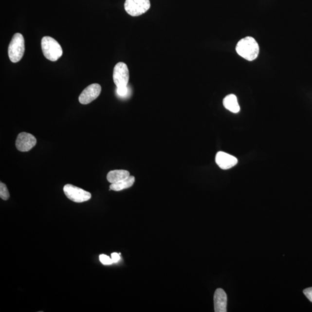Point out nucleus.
Returning a JSON list of instances; mask_svg holds the SVG:
<instances>
[{
	"mask_svg": "<svg viewBox=\"0 0 312 312\" xmlns=\"http://www.w3.org/2000/svg\"><path fill=\"white\" fill-rule=\"evenodd\" d=\"M237 54L248 61H253L259 54V46L255 38L246 37L238 42L236 46Z\"/></svg>",
	"mask_w": 312,
	"mask_h": 312,
	"instance_id": "nucleus-1",
	"label": "nucleus"
},
{
	"mask_svg": "<svg viewBox=\"0 0 312 312\" xmlns=\"http://www.w3.org/2000/svg\"><path fill=\"white\" fill-rule=\"evenodd\" d=\"M41 48L43 54L49 60L55 61L62 56V48L56 40L51 37H43L41 40Z\"/></svg>",
	"mask_w": 312,
	"mask_h": 312,
	"instance_id": "nucleus-2",
	"label": "nucleus"
},
{
	"mask_svg": "<svg viewBox=\"0 0 312 312\" xmlns=\"http://www.w3.org/2000/svg\"><path fill=\"white\" fill-rule=\"evenodd\" d=\"M24 51H25V44L24 39L22 35L17 33L12 37L8 46V53L9 59L12 63L18 62L22 58Z\"/></svg>",
	"mask_w": 312,
	"mask_h": 312,
	"instance_id": "nucleus-3",
	"label": "nucleus"
},
{
	"mask_svg": "<svg viewBox=\"0 0 312 312\" xmlns=\"http://www.w3.org/2000/svg\"><path fill=\"white\" fill-rule=\"evenodd\" d=\"M63 191L68 199L77 203L88 202L92 198L91 193L70 184L65 185Z\"/></svg>",
	"mask_w": 312,
	"mask_h": 312,
	"instance_id": "nucleus-4",
	"label": "nucleus"
},
{
	"mask_svg": "<svg viewBox=\"0 0 312 312\" xmlns=\"http://www.w3.org/2000/svg\"><path fill=\"white\" fill-rule=\"evenodd\" d=\"M150 0H126L125 9L127 13L132 17H138L149 10Z\"/></svg>",
	"mask_w": 312,
	"mask_h": 312,
	"instance_id": "nucleus-5",
	"label": "nucleus"
},
{
	"mask_svg": "<svg viewBox=\"0 0 312 312\" xmlns=\"http://www.w3.org/2000/svg\"><path fill=\"white\" fill-rule=\"evenodd\" d=\"M129 70L126 64L119 62L113 69V79L117 88L128 86L129 81Z\"/></svg>",
	"mask_w": 312,
	"mask_h": 312,
	"instance_id": "nucleus-6",
	"label": "nucleus"
},
{
	"mask_svg": "<svg viewBox=\"0 0 312 312\" xmlns=\"http://www.w3.org/2000/svg\"><path fill=\"white\" fill-rule=\"evenodd\" d=\"M37 140L35 136L27 132L18 134L16 141V147L20 152H25L36 146Z\"/></svg>",
	"mask_w": 312,
	"mask_h": 312,
	"instance_id": "nucleus-7",
	"label": "nucleus"
},
{
	"mask_svg": "<svg viewBox=\"0 0 312 312\" xmlns=\"http://www.w3.org/2000/svg\"><path fill=\"white\" fill-rule=\"evenodd\" d=\"M101 92V86L97 83H94V84L88 86L80 94L79 103L83 105L92 103L100 95Z\"/></svg>",
	"mask_w": 312,
	"mask_h": 312,
	"instance_id": "nucleus-8",
	"label": "nucleus"
},
{
	"mask_svg": "<svg viewBox=\"0 0 312 312\" xmlns=\"http://www.w3.org/2000/svg\"><path fill=\"white\" fill-rule=\"evenodd\" d=\"M215 161L219 167L224 170L233 167L238 163L236 157L223 152L216 154Z\"/></svg>",
	"mask_w": 312,
	"mask_h": 312,
	"instance_id": "nucleus-9",
	"label": "nucleus"
},
{
	"mask_svg": "<svg viewBox=\"0 0 312 312\" xmlns=\"http://www.w3.org/2000/svg\"><path fill=\"white\" fill-rule=\"evenodd\" d=\"M227 296L222 289L216 290L214 294V307L216 312H226Z\"/></svg>",
	"mask_w": 312,
	"mask_h": 312,
	"instance_id": "nucleus-10",
	"label": "nucleus"
},
{
	"mask_svg": "<svg viewBox=\"0 0 312 312\" xmlns=\"http://www.w3.org/2000/svg\"><path fill=\"white\" fill-rule=\"evenodd\" d=\"M130 176L129 172L126 170L116 169L110 171L107 175V180L111 184L125 180Z\"/></svg>",
	"mask_w": 312,
	"mask_h": 312,
	"instance_id": "nucleus-11",
	"label": "nucleus"
},
{
	"mask_svg": "<svg viewBox=\"0 0 312 312\" xmlns=\"http://www.w3.org/2000/svg\"><path fill=\"white\" fill-rule=\"evenodd\" d=\"M223 106L230 112L237 113L240 111V107L238 103L237 98L236 95L229 94L227 95L223 100Z\"/></svg>",
	"mask_w": 312,
	"mask_h": 312,
	"instance_id": "nucleus-12",
	"label": "nucleus"
},
{
	"mask_svg": "<svg viewBox=\"0 0 312 312\" xmlns=\"http://www.w3.org/2000/svg\"><path fill=\"white\" fill-rule=\"evenodd\" d=\"M134 182V177H133V176H129L128 178L125 179V180L117 182V183L116 184H111L110 190L119 191L127 189V188L133 186Z\"/></svg>",
	"mask_w": 312,
	"mask_h": 312,
	"instance_id": "nucleus-13",
	"label": "nucleus"
},
{
	"mask_svg": "<svg viewBox=\"0 0 312 312\" xmlns=\"http://www.w3.org/2000/svg\"><path fill=\"white\" fill-rule=\"evenodd\" d=\"M9 193L6 185L4 184L0 183V197L3 200H8L9 199Z\"/></svg>",
	"mask_w": 312,
	"mask_h": 312,
	"instance_id": "nucleus-14",
	"label": "nucleus"
},
{
	"mask_svg": "<svg viewBox=\"0 0 312 312\" xmlns=\"http://www.w3.org/2000/svg\"><path fill=\"white\" fill-rule=\"evenodd\" d=\"M99 258L101 263L104 265H111L113 263L112 258L106 255H101Z\"/></svg>",
	"mask_w": 312,
	"mask_h": 312,
	"instance_id": "nucleus-15",
	"label": "nucleus"
},
{
	"mask_svg": "<svg viewBox=\"0 0 312 312\" xmlns=\"http://www.w3.org/2000/svg\"><path fill=\"white\" fill-rule=\"evenodd\" d=\"M128 86H124V87L117 88V93L120 97H125L128 95Z\"/></svg>",
	"mask_w": 312,
	"mask_h": 312,
	"instance_id": "nucleus-16",
	"label": "nucleus"
},
{
	"mask_svg": "<svg viewBox=\"0 0 312 312\" xmlns=\"http://www.w3.org/2000/svg\"><path fill=\"white\" fill-rule=\"evenodd\" d=\"M304 294L307 296L309 300L312 302V287L305 289L304 290Z\"/></svg>",
	"mask_w": 312,
	"mask_h": 312,
	"instance_id": "nucleus-17",
	"label": "nucleus"
},
{
	"mask_svg": "<svg viewBox=\"0 0 312 312\" xmlns=\"http://www.w3.org/2000/svg\"><path fill=\"white\" fill-rule=\"evenodd\" d=\"M111 256H112V258H112L113 263H116V262L120 260V254H118V253H113L112 255H111Z\"/></svg>",
	"mask_w": 312,
	"mask_h": 312,
	"instance_id": "nucleus-18",
	"label": "nucleus"
}]
</instances>
